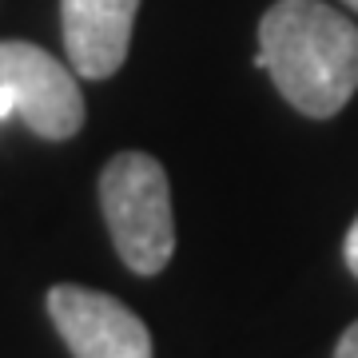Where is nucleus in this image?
<instances>
[{
  "label": "nucleus",
  "mask_w": 358,
  "mask_h": 358,
  "mask_svg": "<svg viewBox=\"0 0 358 358\" xmlns=\"http://www.w3.org/2000/svg\"><path fill=\"white\" fill-rule=\"evenodd\" d=\"M8 115H16V103H13V92L0 84V124H4Z\"/></svg>",
  "instance_id": "6e6552de"
},
{
  "label": "nucleus",
  "mask_w": 358,
  "mask_h": 358,
  "mask_svg": "<svg viewBox=\"0 0 358 358\" xmlns=\"http://www.w3.org/2000/svg\"><path fill=\"white\" fill-rule=\"evenodd\" d=\"M343 4H346V8H355V13H358V0H343Z\"/></svg>",
  "instance_id": "1a4fd4ad"
},
{
  "label": "nucleus",
  "mask_w": 358,
  "mask_h": 358,
  "mask_svg": "<svg viewBox=\"0 0 358 358\" xmlns=\"http://www.w3.org/2000/svg\"><path fill=\"white\" fill-rule=\"evenodd\" d=\"M255 64L294 112H343L358 92V28L322 0H275L259 20Z\"/></svg>",
  "instance_id": "f257e3e1"
},
{
  "label": "nucleus",
  "mask_w": 358,
  "mask_h": 358,
  "mask_svg": "<svg viewBox=\"0 0 358 358\" xmlns=\"http://www.w3.org/2000/svg\"><path fill=\"white\" fill-rule=\"evenodd\" d=\"M140 0H60V24L72 72L108 80L128 60Z\"/></svg>",
  "instance_id": "39448f33"
},
{
  "label": "nucleus",
  "mask_w": 358,
  "mask_h": 358,
  "mask_svg": "<svg viewBox=\"0 0 358 358\" xmlns=\"http://www.w3.org/2000/svg\"><path fill=\"white\" fill-rule=\"evenodd\" d=\"M334 358H358V322H350L343 331V338L334 346Z\"/></svg>",
  "instance_id": "423d86ee"
},
{
  "label": "nucleus",
  "mask_w": 358,
  "mask_h": 358,
  "mask_svg": "<svg viewBox=\"0 0 358 358\" xmlns=\"http://www.w3.org/2000/svg\"><path fill=\"white\" fill-rule=\"evenodd\" d=\"M48 315L72 358H152V334L112 294L60 282L48 291Z\"/></svg>",
  "instance_id": "20e7f679"
},
{
  "label": "nucleus",
  "mask_w": 358,
  "mask_h": 358,
  "mask_svg": "<svg viewBox=\"0 0 358 358\" xmlns=\"http://www.w3.org/2000/svg\"><path fill=\"white\" fill-rule=\"evenodd\" d=\"M0 84L13 92L16 115L40 140H72L84 128L80 84L52 52L28 40H0Z\"/></svg>",
  "instance_id": "7ed1b4c3"
},
{
  "label": "nucleus",
  "mask_w": 358,
  "mask_h": 358,
  "mask_svg": "<svg viewBox=\"0 0 358 358\" xmlns=\"http://www.w3.org/2000/svg\"><path fill=\"white\" fill-rule=\"evenodd\" d=\"M100 207L120 259L136 275H159L176 251V211L167 171L155 155L120 152L100 176Z\"/></svg>",
  "instance_id": "f03ea898"
},
{
  "label": "nucleus",
  "mask_w": 358,
  "mask_h": 358,
  "mask_svg": "<svg viewBox=\"0 0 358 358\" xmlns=\"http://www.w3.org/2000/svg\"><path fill=\"white\" fill-rule=\"evenodd\" d=\"M343 255H346V267H350V275H355V279H358V219H355V223H350V231H346Z\"/></svg>",
  "instance_id": "0eeeda50"
}]
</instances>
